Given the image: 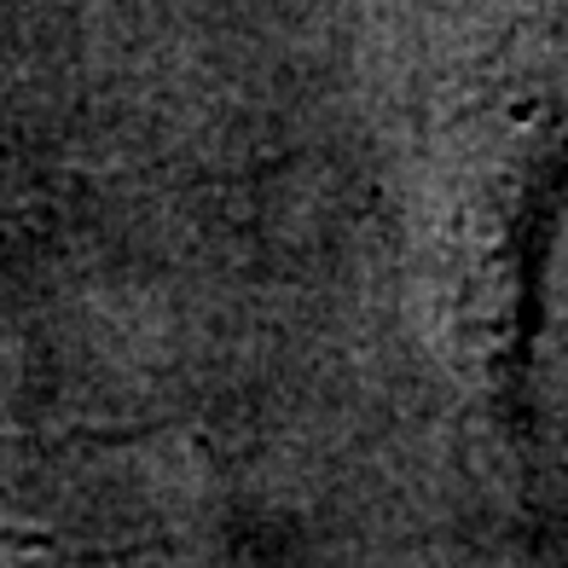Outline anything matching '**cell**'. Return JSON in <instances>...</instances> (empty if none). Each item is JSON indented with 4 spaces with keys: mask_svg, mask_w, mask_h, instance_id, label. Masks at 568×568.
Returning a JSON list of instances; mask_svg holds the SVG:
<instances>
[{
    "mask_svg": "<svg viewBox=\"0 0 568 568\" xmlns=\"http://www.w3.org/2000/svg\"><path fill=\"white\" fill-rule=\"evenodd\" d=\"M562 186V105L528 99L470 128L453 192V337L470 395L516 470L534 453V291Z\"/></svg>",
    "mask_w": 568,
    "mask_h": 568,
    "instance_id": "cell-1",
    "label": "cell"
}]
</instances>
